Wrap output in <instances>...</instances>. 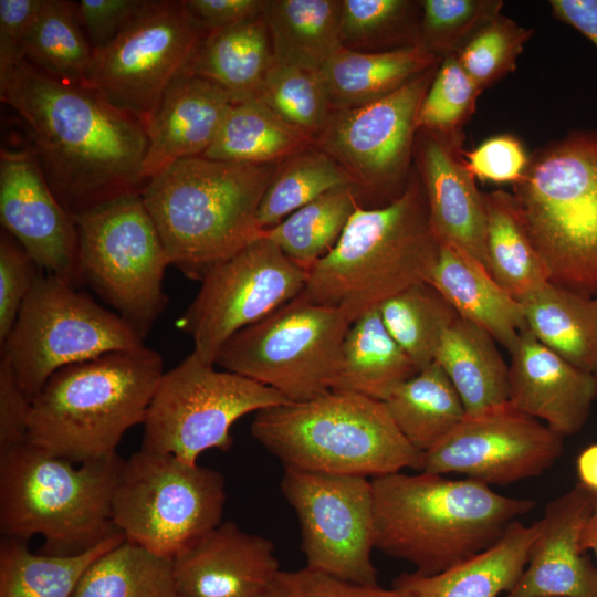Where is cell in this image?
<instances>
[{
  "label": "cell",
  "instance_id": "obj_1",
  "mask_svg": "<svg viewBox=\"0 0 597 597\" xmlns=\"http://www.w3.org/2000/svg\"><path fill=\"white\" fill-rule=\"evenodd\" d=\"M0 98L25 123L48 182L73 218L140 193L145 126L102 93L20 59L0 65Z\"/></svg>",
  "mask_w": 597,
  "mask_h": 597
},
{
  "label": "cell",
  "instance_id": "obj_2",
  "mask_svg": "<svg viewBox=\"0 0 597 597\" xmlns=\"http://www.w3.org/2000/svg\"><path fill=\"white\" fill-rule=\"evenodd\" d=\"M375 548L439 574L493 546L535 501L494 492L469 478L400 472L371 478Z\"/></svg>",
  "mask_w": 597,
  "mask_h": 597
},
{
  "label": "cell",
  "instance_id": "obj_3",
  "mask_svg": "<svg viewBox=\"0 0 597 597\" xmlns=\"http://www.w3.org/2000/svg\"><path fill=\"white\" fill-rule=\"evenodd\" d=\"M275 164H245L190 157L149 179L143 202L170 265L201 281L261 234L258 210Z\"/></svg>",
  "mask_w": 597,
  "mask_h": 597
},
{
  "label": "cell",
  "instance_id": "obj_4",
  "mask_svg": "<svg viewBox=\"0 0 597 597\" xmlns=\"http://www.w3.org/2000/svg\"><path fill=\"white\" fill-rule=\"evenodd\" d=\"M440 245L413 170L406 190L390 203L356 207L335 247L307 271L300 295L354 322L405 289L427 282Z\"/></svg>",
  "mask_w": 597,
  "mask_h": 597
},
{
  "label": "cell",
  "instance_id": "obj_5",
  "mask_svg": "<svg viewBox=\"0 0 597 597\" xmlns=\"http://www.w3.org/2000/svg\"><path fill=\"white\" fill-rule=\"evenodd\" d=\"M164 373L161 356L146 346L61 368L31 400L28 441L77 464L115 453L144 422Z\"/></svg>",
  "mask_w": 597,
  "mask_h": 597
},
{
  "label": "cell",
  "instance_id": "obj_6",
  "mask_svg": "<svg viewBox=\"0 0 597 597\" xmlns=\"http://www.w3.org/2000/svg\"><path fill=\"white\" fill-rule=\"evenodd\" d=\"M124 459L115 452L75 467L29 441L0 452V530L42 554L69 556L118 533L112 499Z\"/></svg>",
  "mask_w": 597,
  "mask_h": 597
},
{
  "label": "cell",
  "instance_id": "obj_7",
  "mask_svg": "<svg viewBox=\"0 0 597 597\" xmlns=\"http://www.w3.org/2000/svg\"><path fill=\"white\" fill-rule=\"evenodd\" d=\"M251 434L290 469L375 478L422 465L384 402L349 391L260 410Z\"/></svg>",
  "mask_w": 597,
  "mask_h": 597
},
{
  "label": "cell",
  "instance_id": "obj_8",
  "mask_svg": "<svg viewBox=\"0 0 597 597\" xmlns=\"http://www.w3.org/2000/svg\"><path fill=\"white\" fill-rule=\"evenodd\" d=\"M512 187L551 282L597 295V130H572L536 149Z\"/></svg>",
  "mask_w": 597,
  "mask_h": 597
},
{
  "label": "cell",
  "instance_id": "obj_9",
  "mask_svg": "<svg viewBox=\"0 0 597 597\" xmlns=\"http://www.w3.org/2000/svg\"><path fill=\"white\" fill-rule=\"evenodd\" d=\"M226 498L219 471L140 449L123 462L112 516L127 541L174 559L221 524Z\"/></svg>",
  "mask_w": 597,
  "mask_h": 597
},
{
  "label": "cell",
  "instance_id": "obj_10",
  "mask_svg": "<svg viewBox=\"0 0 597 597\" xmlns=\"http://www.w3.org/2000/svg\"><path fill=\"white\" fill-rule=\"evenodd\" d=\"M143 346L144 338L117 313L41 271L1 343L0 357L32 400L63 367Z\"/></svg>",
  "mask_w": 597,
  "mask_h": 597
},
{
  "label": "cell",
  "instance_id": "obj_11",
  "mask_svg": "<svg viewBox=\"0 0 597 597\" xmlns=\"http://www.w3.org/2000/svg\"><path fill=\"white\" fill-rule=\"evenodd\" d=\"M78 271L143 338L166 308L170 260L140 193L108 200L73 218Z\"/></svg>",
  "mask_w": 597,
  "mask_h": 597
},
{
  "label": "cell",
  "instance_id": "obj_12",
  "mask_svg": "<svg viewBox=\"0 0 597 597\" xmlns=\"http://www.w3.org/2000/svg\"><path fill=\"white\" fill-rule=\"evenodd\" d=\"M342 311L301 295L235 333L216 365L269 386L290 402L329 392L352 325Z\"/></svg>",
  "mask_w": 597,
  "mask_h": 597
},
{
  "label": "cell",
  "instance_id": "obj_13",
  "mask_svg": "<svg viewBox=\"0 0 597 597\" xmlns=\"http://www.w3.org/2000/svg\"><path fill=\"white\" fill-rule=\"evenodd\" d=\"M214 366L192 352L163 374L143 422V450L197 463L209 449L230 450V429L241 417L290 402L269 386Z\"/></svg>",
  "mask_w": 597,
  "mask_h": 597
},
{
  "label": "cell",
  "instance_id": "obj_14",
  "mask_svg": "<svg viewBox=\"0 0 597 597\" xmlns=\"http://www.w3.org/2000/svg\"><path fill=\"white\" fill-rule=\"evenodd\" d=\"M208 32L182 1H145L108 43L92 50L83 85L145 125Z\"/></svg>",
  "mask_w": 597,
  "mask_h": 597
},
{
  "label": "cell",
  "instance_id": "obj_15",
  "mask_svg": "<svg viewBox=\"0 0 597 597\" xmlns=\"http://www.w3.org/2000/svg\"><path fill=\"white\" fill-rule=\"evenodd\" d=\"M439 65L375 102L333 111L314 142L352 179L360 206H386L406 190L411 178L417 115Z\"/></svg>",
  "mask_w": 597,
  "mask_h": 597
},
{
  "label": "cell",
  "instance_id": "obj_16",
  "mask_svg": "<svg viewBox=\"0 0 597 597\" xmlns=\"http://www.w3.org/2000/svg\"><path fill=\"white\" fill-rule=\"evenodd\" d=\"M307 272L260 234L202 277L180 326L193 353L216 365L223 345L239 331L261 321L303 291Z\"/></svg>",
  "mask_w": 597,
  "mask_h": 597
},
{
  "label": "cell",
  "instance_id": "obj_17",
  "mask_svg": "<svg viewBox=\"0 0 597 597\" xmlns=\"http://www.w3.org/2000/svg\"><path fill=\"white\" fill-rule=\"evenodd\" d=\"M280 489L297 516L306 567L357 585H378L370 480L284 468Z\"/></svg>",
  "mask_w": 597,
  "mask_h": 597
},
{
  "label": "cell",
  "instance_id": "obj_18",
  "mask_svg": "<svg viewBox=\"0 0 597 597\" xmlns=\"http://www.w3.org/2000/svg\"><path fill=\"white\" fill-rule=\"evenodd\" d=\"M563 449V436L505 404L465 416L423 452L420 472L459 473L488 485H504L541 475Z\"/></svg>",
  "mask_w": 597,
  "mask_h": 597
},
{
  "label": "cell",
  "instance_id": "obj_19",
  "mask_svg": "<svg viewBox=\"0 0 597 597\" xmlns=\"http://www.w3.org/2000/svg\"><path fill=\"white\" fill-rule=\"evenodd\" d=\"M0 221L42 271L74 286L81 283L75 221L51 189L32 147L1 149Z\"/></svg>",
  "mask_w": 597,
  "mask_h": 597
},
{
  "label": "cell",
  "instance_id": "obj_20",
  "mask_svg": "<svg viewBox=\"0 0 597 597\" xmlns=\"http://www.w3.org/2000/svg\"><path fill=\"white\" fill-rule=\"evenodd\" d=\"M464 138V133L418 129L413 158L437 238L486 268L484 192L478 189L476 179L468 168Z\"/></svg>",
  "mask_w": 597,
  "mask_h": 597
},
{
  "label": "cell",
  "instance_id": "obj_21",
  "mask_svg": "<svg viewBox=\"0 0 597 597\" xmlns=\"http://www.w3.org/2000/svg\"><path fill=\"white\" fill-rule=\"evenodd\" d=\"M180 597H266L280 573L269 538L224 522L172 559Z\"/></svg>",
  "mask_w": 597,
  "mask_h": 597
},
{
  "label": "cell",
  "instance_id": "obj_22",
  "mask_svg": "<svg viewBox=\"0 0 597 597\" xmlns=\"http://www.w3.org/2000/svg\"><path fill=\"white\" fill-rule=\"evenodd\" d=\"M590 513V492L580 483L551 501L526 567L504 597H597V566L580 546Z\"/></svg>",
  "mask_w": 597,
  "mask_h": 597
},
{
  "label": "cell",
  "instance_id": "obj_23",
  "mask_svg": "<svg viewBox=\"0 0 597 597\" xmlns=\"http://www.w3.org/2000/svg\"><path fill=\"white\" fill-rule=\"evenodd\" d=\"M511 353L507 404L556 433H577L597 397V378L574 366L526 329Z\"/></svg>",
  "mask_w": 597,
  "mask_h": 597
},
{
  "label": "cell",
  "instance_id": "obj_24",
  "mask_svg": "<svg viewBox=\"0 0 597 597\" xmlns=\"http://www.w3.org/2000/svg\"><path fill=\"white\" fill-rule=\"evenodd\" d=\"M232 105L221 86L182 72L166 88L144 125L148 145L143 180L147 182L178 160L202 156Z\"/></svg>",
  "mask_w": 597,
  "mask_h": 597
},
{
  "label": "cell",
  "instance_id": "obj_25",
  "mask_svg": "<svg viewBox=\"0 0 597 597\" xmlns=\"http://www.w3.org/2000/svg\"><path fill=\"white\" fill-rule=\"evenodd\" d=\"M427 283L460 317L485 329L509 352L528 329L520 301L480 261L457 248L441 243Z\"/></svg>",
  "mask_w": 597,
  "mask_h": 597
},
{
  "label": "cell",
  "instance_id": "obj_26",
  "mask_svg": "<svg viewBox=\"0 0 597 597\" xmlns=\"http://www.w3.org/2000/svg\"><path fill=\"white\" fill-rule=\"evenodd\" d=\"M541 520L515 521L490 548L439 574L402 573L392 587L412 597H498L510 591L523 574Z\"/></svg>",
  "mask_w": 597,
  "mask_h": 597
},
{
  "label": "cell",
  "instance_id": "obj_27",
  "mask_svg": "<svg viewBox=\"0 0 597 597\" xmlns=\"http://www.w3.org/2000/svg\"><path fill=\"white\" fill-rule=\"evenodd\" d=\"M440 62L419 45L381 52L343 45L318 73L333 111H339L380 100Z\"/></svg>",
  "mask_w": 597,
  "mask_h": 597
},
{
  "label": "cell",
  "instance_id": "obj_28",
  "mask_svg": "<svg viewBox=\"0 0 597 597\" xmlns=\"http://www.w3.org/2000/svg\"><path fill=\"white\" fill-rule=\"evenodd\" d=\"M272 63L271 39L262 14L209 31L184 73L218 84L233 104H239L259 100Z\"/></svg>",
  "mask_w": 597,
  "mask_h": 597
},
{
  "label": "cell",
  "instance_id": "obj_29",
  "mask_svg": "<svg viewBox=\"0 0 597 597\" xmlns=\"http://www.w3.org/2000/svg\"><path fill=\"white\" fill-rule=\"evenodd\" d=\"M495 342L485 329L459 315L440 339L434 362L460 396L467 416L507 404L509 367Z\"/></svg>",
  "mask_w": 597,
  "mask_h": 597
},
{
  "label": "cell",
  "instance_id": "obj_30",
  "mask_svg": "<svg viewBox=\"0 0 597 597\" xmlns=\"http://www.w3.org/2000/svg\"><path fill=\"white\" fill-rule=\"evenodd\" d=\"M528 331L544 346L597 378L594 297L551 281L520 300Z\"/></svg>",
  "mask_w": 597,
  "mask_h": 597
},
{
  "label": "cell",
  "instance_id": "obj_31",
  "mask_svg": "<svg viewBox=\"0 0 597 597\" xmlns=\"http://www.w3.org/2000/svg\"><path fill=\"white\" fill-rule=\"evenodd\" d=\"M417 367L385 327L378 307L348 328L338 376L332 390L349 391L384 401Z\"/></svg>",
  "mask_w": 597,
  "mask_h": 597
},
{
  "label": "cell",
  "instance_id": "obj_32",
  "mask_svg": "<svg viewBox=\"0 0 597 597\" xmlns=\"http://www.w3.org/2000/svg\"><path fill=\"white\" fill-rule=\"evenodd\" d=\"M341 8L342 0H268L273 61L320 72L343 46Z\"/></svg>",
  "mask_w": 597,
  "mask_h": 597
},
{
  "label": "cell",
  "instance_id": "obj_33",
  "mask_svg": "<svg viewBox=\"0 0 597 597\" xmlns=\"http://www.w3.org/2000/svg\"><path fill=\"white\" fill-rule=\"evenodd\" d=\"M486 208V269L512 296L521 300L551 281L511 192L484 193Z\"/></svg>",
  "mask_w": 597,
  "mask_h": 597
},
{
  "label": "cell",
  "instance_id": "obj_34",
  "mask_svg": "<svg viewBox=\"0 0 597 597\" xmlns=\"http://www.w3.org/2000/svg\"><path fill=\"white\" fill-rule=\"evenodd\" d=\"M383 402L401 434L422 453L467 416L460 396L436 362L400 384Z\"/></svg>",
  "mask_w": 597,
  "mask_h": 597
},
{
  "label": "cell",
  "instance_id": "obj_35",
  "mask_svg": "<svg viewBox=\"0 0 597 597\" xmlns=\"http://www.w3.org/2000/svg\"><path fill=\"white\" fill-rule=\"evenodd\" d=\"M126 538L122 532L80 554H34L27 542L2 536L0 597H72L91 564Z\"/></svg>",
  "mask_w": 597,
  "mask_h": 597
},
{
  "label": "cell",
  "instance_id": "obj_36",
  "mask_svg": "<svg viewBox=\"0 0 597 597\" xmlns=\"http://www.w3.org/2000/svg\"><path fill=\"white\" fill-rule=\"evenodd\" d=\"M312 143L261 101L233 104L202 157L245 164H275Z\"/></svg>",
  "mask_w": 597,
  "mask_h": 597
},
{
  "label": "cell",
  "instance_id": "obj_37",
  "mask_svg": "<svg viewBox=\"0 0 597 597\" xmlns=\"http://www.w3.org/2000/svg\"><path fill=\"white\" fill-rule=\"evenodd\" d=\"M72 597H180L172 559L127 540L83 574Z\"/></svg>",
  "mask_w": 597,
  "mask_h": 597
},
{
  "label": "cell",
  "instance_id": "obj_38",
  "mask_svg": "<svg viewBox=\"0 0 597 597\" xmlns=\"http://www.w3.org/2000/svg\"><path fill=\"white\" fill-rule=\"evenodd\" d=\"M358 205L354 187L335 188L262 230L261 235L307 272L335 247Z\"/></svg>",
  "mask_w": 597,
  "mask_h": 597
},
{
  "label": "cell",
  "instance_id": "obj_39",
  "mask_svg": "<svg viewBox=\"0 0 597 597\" xmlns=\"http://www.w3.org/2000/svg\"><path fill=\"white\" fill-rule=\"evenodd\" d=\"M22 57L53 77L85 83L92 48L78 22L75 2L43 0L23 41Z\"/></svg>",
  "mask_w": 597,
  "mask_h": 597
},
{
  "label": "cell",
  "instance_id": "obj_40",
  "mask_svg": "<svg viewBox=\"0 0 597 597\" xmlns=\"http://www.w3.org/2000/svg\"><path fill=\"white\" fill-rule=\"evenodd\" d=\"M388 333L410 357L418 371L434 362L444 331L458 317L429 283L411 285L378 306Z\"/></svg>",
  "mask_w": 597,
  "mask_h": 597
},
{
  "label": "cell",
  "instance_id": "obj_41",
  "mask_svg": "<svg viewBox=\"0 0 597 597\" xmlns=\"http://www.w3.org/2000/svg\"><path fill=\"white\" fill-rule=\"evenodd\" d=\"M346 186L354 187L342 166L317 147H307L277 167L259 206V227L270 229L325 192Z\"/></svg>",
  "mask_w": 597,
  "mask_h": 597
},
{
  "label": "cell",
  "instance_id": "obj_42",
  "mask_svg": "<svg viewBox=\"0 0 597 597\" xmlns=\"http://www.w3.org/2000/svg\"><path fill=\"white\" fill-rule=\"evenodd\" d=\"M420 1L342 0L339 36L350 50L391 51L418 44Z\"/></svg>",
  "mask_w": 597,
  "mask_h": 597
},
{
  "label": "cell",
  "instance_id": "obj_43",
  "mask_svg": "<svg viewBox=\"0 0 597 597\" xmlns=\"http://www.w3.org/2000/svg\"><path fill=\"white\" fill-rule=\"evenodd\" d=\"M259 101L312 144L333 113L318 72L274 61L263 81Z\"/></svg>",
  "mask_w": 597,
  "mask_h": 597
},
{
  "label": "cell",
  "instance_id": "obj_44",
  "mask_svg": "<svg viewBox=\"0 0 597 597\" xmlns=\"http://www.w3.org/2000/svg\"><path fill=\"white\" fill-rule=\"evenodd\" d=\"M418 44L438 60L454 54L501 14L502 0H422Z\"/></svg>",
  "mask_w": 597,
  "mask_h": 597
},
{
  "label": "cell",
  "instance_id": "obj_45",
  "mask_svg": "<svg viewBox=\"0 0 597 597\" xmlns=\"http://www.w3.org/2000/svg\"><path fill=\"white\" fill-rule=\"evenodd\" d=\"M482 92L454 54L444 57L420 104L417 129L439 134L463 133Z\"/></svg>",
  "mask_w": 597,
  "mask_h": 597
},
{
  "label": "cell",
  "instance_id": "obj_46",
  "mask_svg": "<svg viewBox=\"0 0 597 597\" xmlns=\"http://www.w3.org/2000/svg\"><path fill=\"white\" fill-rule=\"evenodd\" d=\"M534 30L502 13L481 28L454 55L482 91L514 72Z\"/></svg>",
  "mask_w": 597,
  "mask_h": 597
},
{
  "label": "cell",
  "instance_id": "obj_47",
  "mask_svg": "<svg viewBox=\"0 0 597 597\" xmlns=\"http://www.w3.org/2000/svg\"><path fill=\"white\" fill-rule=\"evenodd\" d=\"M42 270L4 230L0 237V344L11 332L21 306Z\"/></svg>",
  "mask_w": 597,
  "mask_h": 597
},
{
  "label": "cell",
  "instance_id": "obj_48",
  "mask_svg": "<svg viewBox=\"0 0 597 597\" xmlns=\"http://www.w3.org/2000/svg\"><path fill=\"white\" fill-rule=\"evenodd\" d=\"M464 157L475 179L512 186L523 178L530 163L522 142L511 134L491 136L464 150Z\"/></svg>",
  "mask_w": 597,
  "mask_h": 597
},
{
  "label": "cell",
  "instance_id": "obj_49",
  "mask_svg": "<svg viewBox=\"0 0 597 597\" xmlns=\"http://www.w3.org/2000/svg\"><path fill=\"white\" fill-rule=\"evenodd\" d=\"M266 597H412L397 588L364 586L345 582L308 567L280 570Z\"/></svg>",
  "mask_w": 597,
  "mask_h": 597
},
{
  "label": "cell",
  "instance_id": "obj_50",
  "mask_svg": "<svg viewBox=\"0 0 597 597\" xmlns=\"http://www.w3.org/2000/svg\"><path fill=\"white\" fill-rule=\"evenodd\" d=\"M145 0H81L75 3L78 22L92 50L108 43L142 8Z\"/></svg>",
  "mask_w": 597,
  "mask_h": 597
},
{
  "label": "cell",
  "instance_id": "obj_51",
  "mask_svg": "<svg viewBox=\"0 0 597 597\" xmlns=\"http://www.w3.org/2000/svg\"><path fill=\"white\" fill-rule=\"evenodd\" d=\"M31 400L11 366L0 357V452L28 441Z\"/></svg>",
  "mask_w": 597,
  "mask_h": 597
},
{
  "label": "cell",
  "instance_id": "obj_52",
  "mask_svg": "<svg viewBox=\"0 0 597 597\" xmlns=\"http://www.w3.org/2000/svg\"><path fill=\"white\" fill-rule=\"evenodd\" d=\"M43 0H0V65L23 59L22 44Z\"/></svg>",
  "mask_w": 597,
  "mask_h": 597
},
{
  "label": "cell",
  "instance_id": "obj_53",
  "mask_svg": "<svg viewBox=\"0 0 597 597\" xmlns=\"http://www.w3.org/2000/svg\"><path fill=\"white\" fill-rule=\"evenodd\" d=\"M268 0H186L191 17L207 31L232 27L264 13Z\"/></svg>",
  "mask_w": 597,
  "mask_h": 597
},
{
  "label": "cell",
  "instance_id": "obj_54",
  "mask_svg": "<svg viewBox=\"0 0 597 597\" xmlns=\"http://www.w3.org/2000/svg\"><path fill=\"white\" fill-rule=\"evenodd\" d=\"M553 15L597 48V0H551Z\"/></svg>",
  "mask_w": 597,
  "mask_h": 597
},
{
  "label": "cell",
  "instance_id": "obj_55",
  "mask_svg": "<svg viewBox=\"0 0 597 597\" xmlns=\"http://www.w3.org/2000/svg\"><path fill=\"white\" fill-rule=\"evenodd\" d=\"M579 483L590 492L597 493V443L585 448L576 460Z\"/></svg>",
  "mask_w": 597,
  "mask_h": 597
},
{
  "label": "cell",
  "instance_id": "obj_56",
  "mask_svg": "<svg viewBox=\"0 0 597 597\" xmlns=\"http://www.w3.org/2000/svg\"><path fill=\"white\" fill-rule=\"evenodd\" d=\"M590 496L591 513L584 526L580 546L584 552H587L588 549L593 551L597 562V493L590 492Z\"/></svg>",
  "mask_w": 597,
  "mask_h": 597
},
{
  "label": "cell",
  "instance_id": "obj_57",
  "mask_svg": "<svg viewBox=\"0 0 597 597\" xmlns=\"http://www.w3.org/2000/svg\"><path fill=\"white\" fill-rule=\"evenodd\" d=\"M594 302H595L596 307H597V295L594 297Z\"/></svg>",
  "mask_w": 597,
  "mask_h": 597
}]
</instances>
